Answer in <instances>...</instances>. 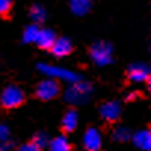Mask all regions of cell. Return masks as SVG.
Listing matches in <instances>:
<instances>
[{
    "label": "cell",
    "instance_id": "1",
    "mask_svg": "<svg viewBox=\"0 0 151 151\" xmlns=\"http://www.w3.org/2000/svg\"><path fill=\"white\" fill-rule=\"evenodd\" d=\"M92 93V85L88 82H74L70 83V86L64 92V99L70 105H82L85 104Z\"/></svg>",
    "mask_w": 151,
    "mask_h": 151
},
{
    "label": "cell",
    "instance_id": "2",
    "mask_svg": "<svg viewBox=\"0 0 151 151\" xmlns=\"http://www.w3.org/2000/svg\"><path fill=\"white\" fill-rule=\"evenodd\" d=\"M39 71L43 73L46 77L53 79L56 82H65V83H74L80 80V76L68 70L65 67H59V65H52V64H39Z\"/></svg>",
    "mask_w": 151,
    "mask_h": 151
},
{
    "label": "cell",
    "instance_id": "3",
    "mask_svg": "<svg viewBox=\"0 0 151 151\" xmlns=\"http://www.w3.org/2000/svg\"><path fill=\"white\" fill-rule=\"evenodd\" d=\"M24 99H25V93L18 85H8L0 93V104H2L3 108L8 110L19 107L24 102Z\"/></svg>",
    "mask_w": 151,
    "mask_h": 151
},
{
    "label": "cell",
    "instance_id": "4",
    "mask_svg": "<svg viewBox=\"0 0 151 151\" xmlns=\"http://www.w3.org/2000/svg\"><path fill=\"white\" fill-rule=\"evenodd\" d=\"M91 59L99 67H105L113 62V46L107 42H96L91 47Z\"/></svg>",
    "mask_w": 151,
    "mask_h": 151
},
{
    "label": "cell",
    "instance_id": "5",
    "mask_svg": "<svg viewBox=\"0 0 151 151\" xmlns=\"http://www.w3.org/2000/svg\"><path fill=\"white\" fill-rule=\"evenodd\" d=\"M59 83L47 77L36 86V96L42 101H50L59 95Z\"/></svg>",
    "mask_w": 151,
    "mask_h": 151
},
{
    "label": "cell",
    "instance_id": "6",
    "mask_svg": "<svg viewBox=\"0 0 151 151\" xmlns=\"http://www.w3.org/2000/svg\"><path fill=\"white\" fill-rule=\"evenodd\" d=\"M82 145L85 151H99L102 147V133L98 127H89L83 133Z\"/></svg>",
    "mask_w": 151,
    "mask_h": 151
},
{
    "label": "cell",
    "instance_id": "7",
    "mask_svg": "<svg viewBox=\"0 0 151 151\" xmlns=\"http://www.w3.org/2000/svg\"><path fill=\"white\" fill-rule=\"evenodd\" d=\"M127 79L133 83L150 82V68L147 64H132L127 68Z\"/></svg>",
    "mask_w": 151,
    "mask_h": 151
},
{
    "label": "cell",
    "instance_id": "8",
    "mask_svg": "<svg viewBox=\"0 0 151 151\" xmlns=\"http://www.w3.org/2000/svg\"><path fill=\"white\" fill-rule=\"evenodd\" d=\"M99 114L101 117L108 122V123H113V122H117L120 119V114H122V107L117 101H107L104 104H101L99 107Z\"/></svg>",
    "mask_w": 151,
    "mask_h": 151
},
{
    "label": "cell",
    "instance_id": "9",
    "mask_svg": "<svg viewBox=\"0 0 151 151\" xmlns=\"http://www.w3.org/2000/svg\"><path fill=\"white\" fill-rule=\"evenodd\" d=\"M49 50L52 52L53 56L64 58V56H67V55H70L73 52V43L67 37H56Z\"/></svg>",
    "mask_w": 151,
    "mask_h": 151
},
{
    "label": "cell",
    "instance_id": "10",
    "mask_svg": "<svg viewBox=\"0 0 151 151\" xmlns=\"http://www.w3.org/2000/svg\"><path fill=\"white\" fill-rule=\"evenodd\" d=\"M135 144L136 148H139L141 151H150L151 150V132L148 129H141L138 132H135L130 138Z\"/></svg>",
    "mask_w": 151,
    "mask_h": 151
},
{
    "label": "cell",
    "instance_id": "11",
    "mask_svg": "<svg viewBox=\"0 0 151 151\" xmlns=\"http://www.w3.org/2000/svg\"><path fill=\"white\" fill-rule=\"evenodd\" d=\"M55 39H56V36H55V33H53L52 30H49V28H40V30H39V34H37V39H36L34 43H36L40 49L49 50L50 46L53 45Z\"/></svg>",
    "mask_w": 151,
    "mask_h": 151
},
{
    "label": "cell",
    "instance_id": "12",
    "mask_svg": "<svg viewBox=\"0 0 151 151\" xmlns=\"http://www.w3.org/2000/svg\"><path fill=\"white\" fill-rule=\"evenodd\" d=\"M70 9L76 17H85L92 9V0H70Z\"/></svg>",
    "mask_w": 151,
    "mask_h": 151
},
{
    "label": "cell",
    "instance_id": "13",
    "mask_svg": "<svg viewBox=\"0 0 151 151\" xmlns=\"http://www.w3.org/2000/svg\"><path fill=\"white\" fill-rule=\"evenodd\" d=\"M46 148L49 151H71V144L65 135H58V136L49 139V144Z\"/></svg>",
    "mask_w": 151,
    "mask_h": 151
},
{
    "label": "cell",
    "instance_id": "14",
    "mask_svg": "<svg viewBox=\"0 0 151 151\" xmlns=\"http://www.w3.org/2000/svg\"><path fill=\"white\" fill-rule=\"evenodd\" d=\"M77 124H79V114H77V111H76V110H68L64 114L62 120H61V126H62L64 132H73V130H76Z\"/></svg>",
    "mask_w": 151,
    "mask_h": 151
},
{
    "label": "cell",
    "instance_id": "15",
    "mask_svg": "<svg viewBox=\"0 0 151 151\" xmlns=\"http://www.w3.org/2000/svg\"><path fill=\"white\" fill-rule=\"evenodd\" d=\"M132 138V132L129 127L126 126H116L113 129V139L117 141V142H126V141H130Z\"/></svg>",
    "mask_w": 151,
    "mask_h": 151
},
{
    "label": "cell",
    "instance_id": "16",
    "mask_svg": "<svg viewBox=\"0 0 151 151\" xmlns=\"http://www.w3.org/2000/svg\"><path fill=\"white\" fill-rule=\"evenodd\" d=\"M39 30H40L39 24H34V22H33L31 25H27L25 30H24V33H22V40H24V43H34L36 39H37Z\"/></svg>",
    "mask_w": 151,
    "mask_h": 151
},
{
    "label": "cell",
    "instance_id": "17",
    "mask_svg": "<svg viewBox=\"0 0 151 151\" xmlns=\"http://www.w3.org/2000/svg\"><path fill=\"white\" fill-rule=\"evenodd\" d=\"M46 9L42 6V5H34L31 9H30V18L33 19L34 24H42L45 19H46Z\"/></svg>",
    "mask_w": 151,
    "mask_h": 151
},
{
    "label": "cell",
    "instance_id": "18",
    "mask_svg": "<svg viewBox=\"0 0 151 151\" xmlns=\"http://www.w3.org/2000/svg\"><path fill=\"white\" fill-rule=\"evenodd\" d=\"M31 142H34L39 148H46L47 147V144H49V136H47V133H45V132H37L36 135H34V138H33V141Z\"/></svg>",
    "mask_w": 151,
    "mask_h": 151
},
{
    "label": "cell",
    "instance_id": "19",
    "mask_svg": "<svg viewBox=\"0 0 151 151\" xmlns=\"http://www.w3.org/2000/svg\"><path fill=\"white\" fill-rule=\"evenodd\" d=\"M9 139H11V129L6 124L0 123V144H5Z\"/></svg>",
    "mask_w": 151,
    "mask_h": 151
},
{
    "label": "cell",
    "instance_id": "20",
    "mask_svg": "<svg viewBox=\"0 0 151 151\" xmlns=\"http://www.w3.org/2000/svg\"><path fill=\"white\" fill-rule=\"evenodd\" d=\"M12 0H0V15H8L12 9Z\"/></svg>",
    "mask_w": 151,
    "mask_h": 151
},
{
    "label": "cell",
    "instance_id": "21",
    "mask_svg": "<svg viewBox=\"0 0 151 151\" xmlns=\"http://www.w3.org/2000/svg\"><path fill=\"white\" fill-rule=\"evenodd\" d=\"M17 151H42V148H39L34 142H25V144L19 145L17 148Z\"/></svg>",
    "mask_w": 151,
    "mask_h": 151
},
{
    "label": "cell",
    "instance_id": "22",
    "mask_svg": "<svg viewBox=\"0 0 151 151\" xmlns=\"http://www.w3.org/2000/svg\"><path fill=\"white\" fill-rule=\"evenodd\" d=\"M0 151H3V150H2V147H0Z\"/></svg>",
    "mask_w": 151,
    "mask_h": 151
}]
</instances>
